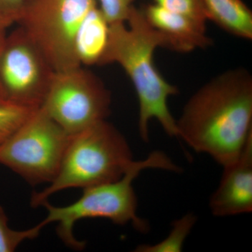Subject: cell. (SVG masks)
<instances>
[{
	"label": "cell",
	"mask_w": 252,
	"mask_h": 252,
	"mask_svg": "<svg viewBox=\"0 0 252 252\" xmlns=\"http://www.w3.org/2000/svg\"><path fill=\"white\" fill-rule=\"evenodd\" d=\"M28 0H0V14L13 23H17L18 18Z\"/></svg>",
	"instance_id": "obj_18"
},
{
	"label": "cell",
	"mask_w": 252,
	"mask_h": 252,
	"mask_svg": "<svg viewBox=\"0 0 252 252\" xmlns=\"http://www.w3.org/2000/svg\"><path fill=\"white\" fill-rule=\"evenodd\" d=\"M177 122L178 138L222 167L234 161L252 135V76L229 69L189 99Z\"/></svg>",
	"instance_id": "obj_1"
},
{
	"label": "cell",
	"mask_w": 252,
	"mask_h": 252,
	"mask_svg": "<svg viewBox=\"0 0 252 252\" xmlns=\"http://www.w3.org/2000/svg\"><path fill=\"white\" fill-rule=\"evenodd\" d=\"M142 10L149 24L161 34L165 49L189 53L212 46L206 24L170 12L155 3L147 5Z\"/></svg>",
	"instance_id": "obj_10"
},
{
	"label": "cell",
	"mask_w": 252,
	"mask_h": 252,
	"mask_svg": "<svg viewBox=\"0 0 252 252\" xmlns=\"http://www.w3.org/2000/svg\"><path fill=\"white\" fill-rule=\"evenodd\" d=\"M14 24L8 18L4 17L3 15L0 14V31H6V28H9L11 25Z\"/></svg>",
	"instance_id": "obj_20"
},
{
	"label": "cell",
	"mask_w": 252,
	"mask_h": 252,
	"mask_svg": "<svg viewBox=\"0 0 252 252\" xmlns=\"http://www.w3.org/2000/svg\"><path fill=\"white\" fill-rule=\"evenodd\" d=\"M6 36V31H0V52H1L3 46H4ZM3 101L6 100L5 99L4 93H3L2 89H1V86H0V102H3Z\"/></svg>",
	"instance_id": "obj_19"
},
{
	"label": "cell",
	"mask_w": 252,
	"mask_h": 252,
	"mask_svg": "<svg viewBox=\"0 0 252 252\" xmlns=\"http://www.w3.org/2000/svg\"><path fill=\"white\" fill-rule=\"evenodd\" d=\"M160 47L164 48L163 38L149 24L142 8L132 6L125 22L109 23L108 44L101 64L117 63L132 81L139 102V133L145 143L149 142L152 119L170 137L178 138L177 122L167 102L179 90L156 67L154 55Z\"/></svg>",
	"instance_id": "obj_2"
},
{
	"label": "cell",
	"mask_w": 252,
	"mask_h": 252,
	"mask_svg": "<svg viewBox=\"0 0 252 252\" xmlns=\"http://www.w3.org/2000/svg\"><path fill=\"white\" fill-rule=\"evenodd\" d=\"M97 0H28L17 23L55 72L81 67L76 38Z\"/></svg>",
	"instance_id": "obj_5"
},
{
	"label": "cell",
	"mask_w": 252,
	"mask_h": 252,
	"mask_svg": "<svg viewBox=\"0 0 252 252\" xmlns=\"http://www.w3.org/2000/svg\"><path fill=\"white\" fill-rule=\"evenodd\" d=\"M34 109L7 101L0 102V145L22 125Z\"/></svg>",
	"instance_id": "obj_15"
},
{
	"label": "cell",
	"mask_w": 252,
	"mask_h": 252,
	"mask_svg": "<svg viewBox=\"0 0 252 252\" xmlns=\"http://www.w3.org/2000/svg\"><path fill=\"white\" fill-rule=\"evenodd\" d=\"M109 23L99 6L91 10L76 38V52L81 65L101 64L109 39Z\"/></svg>",
	"instance_id": "obj_11"
},
{
	"label": "cell",
	"mask_w": 252,
	"mask_h": 252,
	"mask_svg": "<svg viewBox=\"0 0 252 252\" xmlns=\"http://www.w3.org/2000/svg\"><path fill=\"white\" fill-rule=\"evenodd\" d=\"M207 21L223 31L242 38L252 39V12L243 0H202Z\"/></svg>",
	"instance_id": "obj_12"
},
{
	"label": "cell",
	"mask_w": 252,
	"mask_h": 252,
	"mask_svg": "<svg viewBox=\"0 0 252 252\" xmlns=\"http://www.w3.org/2000/svg\"><path fill=\"white\" fill-rule=\"evenodd\" d=\"M45 225L41 221L33 228L16 230L10 228L4 208L0 205V252H12L26 240L36 238Z\"/></svg>",
	"instance_id": "obj_14"
},
{
	"label": "cell",
	"mask_w": 252,
	"mask_h": 252,
	"mask_svg": "<svg viewBox=\"0 0 252 252\" xmlns=\"http://www.w3.org/2000/svg\"><path fill=\"white\" fill-rule=\"evenodd\" d=\"M198 217L193 213H188L178 220H174L171 230L160 243L154 245L142 244L135 249L137 252H180L183 250L185 240L188 238Z\"/></svg>",
	"instance_id": "obj_13"
},
{
	"label": "cell",
	"mask_w": 252,
	"mask_h": 252,
	"mask_svg": "<svg viewBox=\"0 0 252 252\" xmlns=\"http://www.w3.org/2000/svg\"><path fill=\"white\" fill-rule=\"evenodd\" d=\"M111 94L95 74L82 67L55 72L41 107L73 135L110 114Z\"/></svg>",
	"instance_id": "obj_7"
},
{
	"label": "cell",
	"mask_w": 252,
	"mask_h": 252,
	"mask_svg": "<svg viewBox=\"0 0 252 252\" xmlns=\"http://www.w3.org/2000/svg\"><path fill=\"white\" fill-rule=\"evenodd\" d=\"M163 9L206 24L207 18L202 0H154Z\"/></svg>",
	"instance_id": "obj_16"
},
{
	"label": "cell",
	"mask_w": 252,
	"mask_h": 252,
	"mask_svg": "<svg viewBox=\"0 0 252 252\" xmlns=\"http://www.w3.org/2000/svg\"><path fill=\"white\" fill-rule=\"evenodd\" d=\"M150 168L182 172L166 154L154 151L143 160H135L119 180L84 189L81 198L71 205L56 207L46 200L41 205L48 210L43 223L45 225L53 222L59 223V238L74 250L85 247V243L78 240L73 231L74 224L83 219H107L118 225L131 223L140 233H147L149 222L137 215V198L132 184L141 172Z\"/></svg>",
	"instance_id": "obj_3"
},
{
	"label": "cell",
	"mask_w": 252,
	"mask_h": 252,
	"mask_svg": "<svg viewBox=\"0 0 252 252\" xmlns=\"http://www.w3.org/2000/svg\"><path fill=\"white\" fill-rule=\"evenodd\" d=\"M70 136L42 107L0 145V164L32 185L57 175Z\"/></svg>",
	"instance_id": "obj_6"
},
{
	"label": "cell",
	"mask_w": 252,
	"mask_h": 252,
	"mask_svg": "<svg viewBox=\"0 0 252 252\" xmlns=\"http://www.w3.org/2000/svg\"><path fill=\"white\" fill-rule=\"evenodd\" d=\"M221 178L210 198V211L217 217L252 212V135L239 157L223 166Z\"/></svg>",
	"instance_id": "obj_9"
},
{
	"label": "cell",
	"mask_w": 252,
	"mask_h": 252,
	"mask_svg": "<svg viewBox=\"0 0 252 252\" xmlns=\"http://www.w3.org/2000/svg\"><path fill=\"white\" fill-rule=\"evenodd\" d=\"M54 72L22 28L6 35L0 52V86L7 102L29 108L41 107Z\"/></svg>",
	"instance_id": "obj_8"
},
{
	"label": "cell",
	"mask_w": 252,
	"mask_h": 252,
	"mask_svg": "<svg viewBox=\"0 0 252 252\" xmlns=\"http://www.w3.org/2000/svg\"><path fill=\"white\" fill-rule=\"evenodd\" d=\"M128 142L107 120L70 136L61 167L52 182L32 194V206H40L53 194L67 189H86L122 178L133 162Z\"/></svg>",
	"instance_id": "obj_4"
},
{
	"label": "cell",
	"mask_w": 252,
	"mask_h": 252,
	"mask_svg": "<svg viewBox=\"0 0 252 252\" xmlns=\"http://www.w3.org/2000/svg\"><path fill=\"white\" fill-rule=\"evenodd\" d=\"M135 0H97L99 9L109 23L125 22Z\"/></svg>",
	"instance_id": "obj_17"
}]
</instances>
